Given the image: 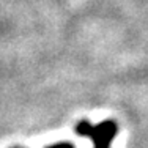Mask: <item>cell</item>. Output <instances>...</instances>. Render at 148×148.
<instances>
[{
  "label": "cell",
  "mask_w": 148,
  "mask_h": 148,
  "mask_svg": "<svg viewBox=\"0 0 148 148\" xmlns=\"http://www.w3.org/2000/svg\"><path fill=\"white\" fill-rule=\"evenodd\" d=\"M76 131L79 136L90 137L93 140L95 148H109L117 134V125L112 120H106L98 126H91L87 120H84L76 126Z\"/></svg>",
  "instance_id": "cell-1"
},
{
  "label": "cell",
  "mask_w": 148,
  "mask_h": 148,
  "mask_svg": "<svg viewBox=\"0 0 148 148\" xmlns=\"http://www.w3.org/2000/svg\"><path fill=\"white\" fill-rule=\"evenodd\" d=\"M49 148H74L73 143H68V142H63V143H55V145H51Z\"/></svg>",
  "instance_id": "cell-2"
}]
</instances>
